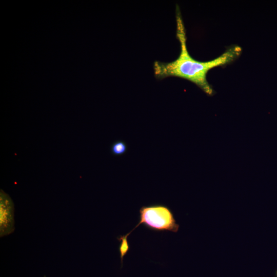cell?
Masks as SVG:
<instances>
[{
    "label": "cell",
    "mask_w": 277,
    "mask_h": 277,
    "mask_svg": "<svg viewBox=\"0 0 277 277\" xmlns=\"http://www.w3.org/2000/svg\"><path fill=\"white\" fill-rule=\"evenodd\" d=\"M176 37L180 44L181 51L177 58L170 62L156 61L153 64L155 77L163 79L174 76L187 80L197 86L208 95L214 91L207 80L209 71L216 67L223 66L236 60L242 53V48L234 45L216 58L202 62L193 58L189 53L186 45V33L179 7H176Z\"/></svg>",
    "instance_id": "cell-1"
},
{
    "label": "cell",
    "mask_w": 277,
    "mask_h": 277,
    "mask_svg": "<svg viewBox=\"0 0 277 277\" xmlns=\"http://www.w3.org/2000/svg\"><path fill=\"white\" fill-rule=\"evenodd\" d=\"M139 214V222L126 234L128 237L141 224L154 231L177 232L179 230L180 226L176 223L172 210L167 206L162 204L144 206L140 209Z\"/></svg>",
    "instance_id": "cell-2"
},
{
    "label": "cell",
    "mask_w": 277,
    "mask_h": 277,
    "mask_svg": "<svg viewBox=\"0 0 277 277\" xmlns=\"http://www.w3.org/2000/svg\"><path fill=\"white\" fill-rule=\"evenodd\" d=\"M14 204L11 197L3 190L0 192V236L10 234L14 230Z\"/></svg>",
    "instance_id": "cell-3"
},
{
    "label": "cell",
    "mask_w": 277,
    "mask_h": 277,
    "mask_svg": "<svg viewBox=\"0 0 277 277\" xmlns=\"http://www.w3.org/2000/svg\"><path fill=\"white\" fill-rule=\"evenodd\" d=\"M117 239L120 242L119 246V252L122 267L124 257L129 251L130 249V245L128 242V236L126 234L120 236L117 238Z\"/></svg>",
    "instance_id": "cell-4"
},
{
    "label": "cell",
    "mask_w": 277,
    "mask_h": 277,
    "mask_svg": "<svg viewBox=\"0 0 277 277\" xmlns=\"http://www.w3.org/2000/svg\"><path fill=\"white\" fill-rule=\"evenodd\" d=\"M127 146L123 141H116L111 145L110 151L113 155L118 156L124 154L127 151Z\"/></svg>",
    "instance_id": "cell-5"
},
{
    "label": "cell",
    "mask_w": 277,
    "mask_h": 277,
    "mask_svg": "<svg viewBox=\"0 0 277 277\" xmlns=\"http://www.w3.org/2000/svg\"><path fill=\"white\" fill-rule=\"evenodd\" d=\"M276 277H277V271H276Z\"/></svg>",
    "instance_id": "cell-6"
}]
</instances>
